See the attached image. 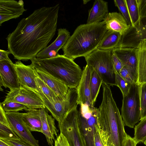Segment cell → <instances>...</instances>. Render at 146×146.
<instances>
[{"label": "cell", "instance_id": "obj_34", "mask_svg": "<svg viewBox=\"0 0 146 146\" xmlns=\"http://www.w3.org/2000/svg\"><path fill=\"white\" fill-rule=\"evenodd\" d=\"M118 73L124 80L131 84L137 83V80L126 67L124 66Z\"/></svg>", "mask_w": 146, "mask_h": 146}, {"label": "cell", "instance_id": "obj_10", "mask_svg": "<svg viewBox=\"0 0 146 146\" xmlns=\"http://www.w3.org/2000/svg\"><path fill=\"white\" fill-rule=\"evenodd\" d=\"M5 113L10 127L20 139L33 146H39L38 140L35 138L23 122L22 117V113Z\"/></svg>", "mask_w": 146, "mask_h": 146}, {"label": "cell", "instance_id": "obj_23", "mask_svg": "<svg viewBox=\"0 0 146 146\" xmlns=\"http://www.w3.org/2000/svg\"><path fill=\"white\" fill-rule=\"evenodd\" d=\"M22 120L31 131L42 132V122L40 109H29L26 112L22 113Z\"/></svg>", "mask_w": 146, "mask_h": 146}, {"label": "cell", "instance_id": "obj_38", "mask_svg": "<svg viewBox=\"0 0 146 146\" xmlns=\"http://www.w3.org/2000/svg\"><path fill=\"white\" fill-rule=\"evenodd\" d=\"M112 53V58L114 67L115 70L118 72L124 66L120 60L113 52Z\"/></svg>", "mask_w": 146, "mask_h": 146}, {"label": "cell", "instance_id": "obj_22", "mask_svg": "<svg viewBox=\"0 0 146 146\" xmlns=\"http://www.w3.org/2000/svg\"><path fill=\"white\" fill-rule=\"evenodd\" d=\"M108 13L107 2L102 0H95L92 7L89 11L87 23L101 22Z\"/></svg>", "mask_w": 146, "mask_h": 146}, {"label": "cell", "instance_id": "obj_31", "mask_svg": "<svg viewBox=\"0 0 146 146\" xmlns=\"http://www.w3.org/2000/svg\"><path fill=\"white\" fill-rule=\"evenodd\" d=\"M0 139L13 140L20 138L10 127L0 123Z\"/></svg>", "mask_w": 146, "mask_h": 146}, {"label": "cell", "instance_id": "obj_7", "mask_svg": "<svg viewBox=\"0 0 146 146\" xmlns=\"http://www.w3.org/2000/svg\"><path fill=\"white\" fill-rule=\"evenodd\" d=\"M77 105L68 111L58 122L60 133L66 138L70 146H85Z\"/></svg>", "mask_w": 146, "mask_h": 146}, {"label": "cell", "instance_id": "obj_30", "mask_svg": "<svg viewBox=\"0 0 146 146\" xmlns=\"http://www.w3.org/2000/svg\"><path fill=\"white\" fill-rule=\"evenodd\" d=\"M139 90L141 120L146 117V83L139 85Z\"/></svg>", "mask_w": 146, "mask_h": 146}, {"label": "cell", "instance_id": "obj_12", "mask_svg": "<svg viewBox=\"0 0 146 146\" xmlns=\"http://www.w3.org/2000/svg\"><path fill=\"white\" fill-rule=\"evenodd\" d=\"M14 65L20 85L27 90L36 92L37 75L36 70L34 66L31 64L25 65L19 60L15 62Z\"/></svg>", "mask_w": 146, "mask_h": 146}, {"label": "cell", "instance_id": "obj_37", "mask_svg": "<svg viewBox=\"0 0 146 146\" xmlns=\"http://www.w3.org/2000/svg\"><path fill=\"white\" fill-rule=\"evenodd\" d=\"M54 141V146H70L66 138L61 133Z\"/></svg>", "mask_w": 146, "mask_h": 146}, {"label": "cell", "instance_id": "obj_35", "mask_svg": "<svg viewBox=\"0 0 146 146\" xmlns=\"http://www.w3.org/2000/svg\"><path fill=\"white\" fill-rule=\"evenodd\" d=\"M0 139L10 146H33L20 139L13 140Z\"/></svg>", "mask_w": 146, "mask_h": 146}, {"label": "cell", "instance_id": "obj_45", "mask_svg": "<svg viewBox=\"0 0 146 146\" xmlns=\"http://www.w3.org/2000/svg\"><path fill=\"white\" fill-rule=\"evenodd\" d=\"M144 144L145 145H146V141H145L144 142Z\"/></svg>", "mask_w": 146, "mask_h": 146}, {"label": "cell", "instance_id": "obj_3", "mask_svg": "<svg viewBox=\"0 0 146 146\" xmlns=\"http://www.w3.org/2000/svg\"><path fill=\"white\" fill-rule=\"evenodd\" d=\"M107 31L103 21L80 25L62 48L63 55L73 60L84 57L98 49Z\"/></svg>", "mask_w": 146, "mask_h": 146}, {"label": "cell", "instance_id": "obj_32", "mask_svg": "<svg viewBox=\"0 0 146 146\" xmlns=\"http://www.w3.org/2000/svg\"><path fill=\"white\" fill-rule=\"evenodd\" d=\"M115 74L116 86L119 88L123 96L126 95L129 92L131 84L124 80L116 70Z\"/></svg>", "mask_w": 146, "mask_h": 146}, {"label": "cell", "instance_id": "obj_44", "mask_svg": "<svg viewBox=\"0 0 146 146\" xmlns=\"http://www.w3.org/2000/svg\"><path fill=\"white\" fill-rule=\"evenodd\" d=\"M90 0H83V3L84 4H86L88 1H89Z\"/></svg>", "mask_w": 146, "mask_h": 146}, {"label": "cell", "instance_id": "obj_13", "mask_svg": "<svg viewBox=\"0 0 146 146\" xmlns=\"http://www.w3.org/2000/svg\"><path fill=\"white\" fill-rule=\"evenodd\" d=\"M93 69L86 64L84 68L79 83L76 88L77 105L86 104L91 106H94L92 100L90 82Z\"/></svg>", "mask_w": 146, "mask_h": 146}, {"label": "cell", "instance_id": "obj_21", "mask_svg": "<svg viewBox=\"0 0 146 146\" xmlns=\"http://www.w3.org/2000/svg\"><path fill=\"white\" fill-rule=\"evenodd\" d=\"M136 48L139 85L146 83V40H141Z\"/></svg>", "mask_w": 146, "mask_h": 146}, {"label": "cell", "instance_id": "obj_5", "mask_svg": "<svg viewBox=\"0 0 146 146\" xmlns=\"http://www.w3.org/2000/svg\"><path fill=\"white\" fill-rule=\"evenodd\" d=\"M112 50L97 49L84 57L87 64L98 75L103 84L116 86L115 69L112 58Z\"/></svg>", "mask_w": 146, "mask_h": 146}, {"label": "cell", "instance_id": "obj_28", "mask_svg": "<svg viewBox=\"0 0 146 146\" xmlns=\"http://www.w3.org/2000/svg\"><path fill=\"white\" fill-rule=\"evenodd\" d=\"M140 121L134 128V137L133 138L138 143L144 142L146 141V117Z\"/></svg>", "mask_w": 146, "mask_h": 146}, {"label": "cell", "instance_id": "obj_43", "mask_svg": "<svg viewBox=\"0 0 146 146\" xmlns=\"http://www.w3.org/2000/svg\"><path fill=\"white\" fill-rule=\"evenodd\" d=\"M0 146H10L0 139Z\"/></svg>", "mask_w": 146, "mask_h": 146}, {"label": "cell", "instance_id": "obj_33", "mask_svg": "<svg viewBox=\"0 0 146 146\" xmlns=\"http://www.w3.org/2000/svg\"><path fill=\"white\" fill-rule=\"evenodd\" d=\"M115 6L117 7L120 13L127 21L128 24L131 26V22L127 6L125 0H114Z\"/></svg>", "mask_w": 146, "mask_h": 146}, {"label": "cell", "instance_id": "obj_19", "mask_svg": "<svg viewBox=\"0 0 146 146\" xmlns=\"http://www.w3.org/2000/svg\"><path fill=\"white\" fill-rule=\"evenodd\" d=\"M36 70L37 76L48 85L57 97L62 98L66 95L70 88L64 82L45 72Z\"/></svg>", "mask_w": 146, "mask_h": 146}, {"label": "cell", "instance_id": "obj_14", "mask_svg": "<svg viewBox=\"0 0 146 146\" xmlns=\"http://www.w3.org/2000/svg\"><path fill=\"white\" fill-rule=\"evenodd\" d=\"M0 88L3 86L12 90L20 87L14 64L11 60L0 61Z\"/></svg>", "mask_w": 146, "mask_h": 146}, {"label": "cell", "instance_id": "obj_1", "mask_svg": "<svg viewBox=\"0 0 146 146\" xmlns=\"http://www.w3.org/2000/svg\"><path fill=\"white\" fill-rule=\"evenodd\" d=\"M59 4L35 10L23 18L6 38L8 49L19 60H31L47 47L56 31Z\"/></svg>", "mask_w": 146, "mask_h": 146}, {"label": "cell", "instance_id": "obj_17", "mask_svg": "<svg viewBox=\"0 0 146 146\" xmlns=\"http://www.w3.org/2000/svg\"><path fill=\"white\" fill-rule=\"evenodd\" d=\"M40 113L42 122V132L45 136L48 144L53 146L55 136L58 137V131L56 127L55 119L49 114L45 108L40 109Z\"/></svg>", "mask_w": 146, "mask_h": 146}, {"label": "cell", "instance_id": "obj_26", "mask_svg": "<svg viewBox=\"0 0 146 146\" xmlns=\"http://www.w3.org/2000/svg\"><path fill=\"white\" fill-rule=\"evenodd\" d=\"M131 22V27L134 28L140 18L137 0H125Z\"/></svg>", "mask_w": 146, "mask_h": 146}, {"label": "cell", "instance_id": "obj_27", "mask_svg": "<svg viewBox=\"0 0 146 146\" xmlns=\"http://www.w3.org/2000/svg\"><path fill=\"white\" fill-rule=\"evenodd\" d=\"M102 84L101 79L93 69L90 82V89L92 99L94 104L96 100L100 87Z\"/></svg>", "mask_w": 146, "mask_h": 146}, {"label": "cell", "instance_id": "obj_36", "mask_svg": "<svg viewBox=\"0 0 146 146\" xmlns=\"http://www.w3.org/2000/svg\"><path fill=\"white\" fill-rule=\"evenodd\" d=\"M140 19L146 16V0H137Z\"/></svg>", "mask_w": 146, "mask_h": 146}, {"label": "cell", "instance_id": "obj_9", "mask_svg": "<svg viewBox=\"0 0 146 146\" xmlns=\"http://www.w3.org/2000/svg\"><path fill=\"white\" fill-rule=\"evenodd\" d=\"M15 102L26 106L29 109L46 108L42 101L35 92L21 86L18 88L8 92L3 102Z\"/></svg>", "mask_w": 146, "mask_h": 146}, {"label": "cell", "instance_id": "obj_41", "mask_svg": "<svg viewBox=\"0 0 146 146\" xmlns=\"http://www.w3.org/2000/svg\"><path fill=\"white\" fill-rule=\"evenodd\" d=\"M10 54L9 50H0V61L3 60L11 61L8 57L9 55Z\"/></svg>", "mask_w": 146, "mask_h": 146}, {"label": "cell", "instance_id": "obj_2", "mask_svg": "<svg viewBox=\"0 0 146 146\" xmlns=\"http://www.w3.org/2000/svg\"><path fill=\"white\" fill-rule=\"evenodd\" d=\"M102 99L99 110L97 124L104 146H125L127 134L110 86L102 84Z\"/></svg>", "mask_w": 146, "mask_h": 146}, {"label": "cell", "instance_id": "obj_29", "mask_svg": "<svg viewBox=\"0 0 146 146\" xmlns=\"http://www.w3.org/2000/svg\"><path fill=\"white\" fill-rule=\"evenodd\" d=\"M1 106L5 112H19L24 110L27 111L29 109L25 105L15 102H8L0 104Z\"/></svg>", "mask_w": 146, "mask_h": 146}, {"label": "cell", "instance_id": "obj_20", "mask_svg": "<svg viewBox=\"0 0 146 146\" xmlns=\"http://www.w3.org/2000/svg\"><path fill=\"white\" fill-rule=\"evenodd\" d=\"M58 36L55 40L50 45L40 51L36 58L45 59L49 52L54 50L58 53L62 48L70 36V33L65 28H59L58 30Z\"/></svg>", "mask_w": 146, "mask_h": 146}, {"label": "cell", "instance_id": "obj_11", "mask_svg": "<svg viewBox=\"0 0 146 146\" xmlns=\"http://www.w3.org/2000/svg\"><path fill=\"white\" fill-rule=\"evenodd\" d=\"M146 40V16L140 19L134 28L131 27L122 36L119 47L136 48L141 40Z\"/></svg>", "mask_w": 146, "mask_h": 146}, {"label": "cell", "instance_id": "obj_25", "mask_svg": "<svg viewBox=\"0 0 146 146\" xmlns=\"http://www.w3.org/2000/svg\"><path fill=\"white\" fill-rule=\"evenodd\" d=\"M36 80L38 89L50 102L47 106L46 108L50 107L60 98L64 97H57L53 91L37 75Z\"/></svg>", "mask_w": 146, "mask_h": 146}, {"label": "cell", "instance_id": "obj_42", "mask_svg": "<svg viewBox=\"0 0 146 146\" xmlns=\"http://www.w3.org/2000/svg\"><path fill=\"white\" fill-rule=\"evenodd\" d=\"M137 144L133 138L127 135L125 146H136Z\"/></svg>", "mask_w": 146, "mask_h": 146}, {"label": "cell", "instance_id": "obj_18", "mask_svg": "<svg viewBox=\"0 0 146 146\" xmlns=\"http://www.w3.org/2000/svg\"><path fill=\"white\" fill-rule=\"evenodd\" d=\"M103 21L107 30L119 33L122 36L131 27L120 13H109Z\"/></svg>", "mask_w": 146, "mask_h": 146}, {"label": "cell", "instance_id": "obj_16", "mask_svg": "<svg viewBox=\"0 0 146 146\" xmlns=\"http://www.w3.org/2000/svg\"><path fill=\"white\" fill-rule=\"evenodd\" d=\"M136 48L117 47L112 50L124 66L127 68L137 80L138 72Z\"/></svg>", "mask_w": 146, "mask_h": 146}, {"label": "cell", "instance_id": "obj_39", "mask_svg": "<svg viewBox=\"0 0 146 146\" xmlns=\"http://www.w3.org/2000/svg\"><path fill=\"white\" fill-rule=\"evenodd\" d=\"M94 142L95 146H104L100 135L98 125L96 127L94 135Z\"/></svg>", "mask_w": 146, "mask_h": 146}, {"label": "cell", "instance_id": "obj_40", "mask_svg": "<svg viewBox=\"0 0 146 146\" xmlns=\"http://www.w3.org/2000/svg\"><path fill=\"white\" fill-rule=\"evenodd\" d=\"M0 123L10 127L6 116L5 112L1 106H0Z\"/></svg>", "mask_w": 146, "mask_h": 146}, {"label": "cell", "instance_id": "obj_15", "mask_svg": "<svg viewBox=\"0 0 146 146\" xmlns=\"http://www.w3.org/2000/svg\"><path fill=\"white\" fill-rule=\"evenodd\" d=\"M23 1L20 0H0V26L4 22L16 19L27 10L24 8Z\"/></svg>", "mask_w": 146, "mask_h": 146}, {"label": "cell", "instance_id": "obj_8", "mask_svg": "<svg viewBox=\"0 0 146 146\" xmlns=\"http://www.w3.org/2000/svg\"><path fill=\"white\" fill-rule=\"evenodd\" d=\"M79 111L81 130L85 146H95L94 135L99 112L98 108L81 104Z\"/></svg>", "mask_w": 146, "mask_h": 146}, {"label": "cell", "instance_id": "obj_4", "mask_svg": "<svg viewBox=\"0 0 146 146\" xmlns=\"http://www.w3.org/2000/svg\"><path fill=\"white\" fill-rule=\"evenodd\" d=\"M31 61L36 69L60 80L69 88H76L80 80L83 70L73 59L63 55L45 59L35 58Z\"/></svg>", "mask_w": 146, "mask_h": 146}, {"label": "cell", "instance_id": "obj_6", "mask_svg": "<svg viewBox=\"0 0 146 146\" xmlns=\"http://www.w3.org/2000/svg\"><path fill=\"white\" fill-rule=\"evenodd\" d=\"M121 114L124 125L130 128H134L140 121L139 85L137 83L131 84L128 93L123 96Z\"/></svg>", "mask_w": 146, "mask_h": 146}, {"label": "cell", "instance_id": "obj_24", "mask_svg": "<svg viewBox=\"0 0 146 146\" xmlns=\"http://www.w3.org/2000/svg\"><path fill=\"white\" fill-rule=\"evenodd\" d=\"M122 35L119 33L107 30L102 38L98 49L111 50L118 47Z\"/></svg>", "mask_w": 146, "mask_h": 146}]
</instances>
